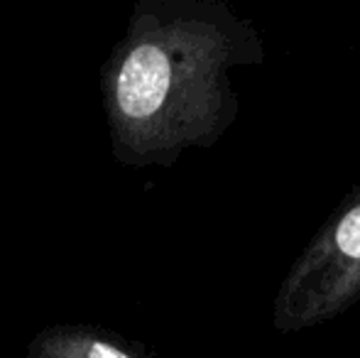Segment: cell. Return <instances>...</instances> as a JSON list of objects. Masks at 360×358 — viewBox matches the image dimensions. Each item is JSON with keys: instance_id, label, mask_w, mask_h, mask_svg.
<instances>
[{"instance_id": "1", "label": "cell", "mask_w": 360, "mask_h": 358, "mask_svg": "<svg viewBox=\"0 0 360 358\" xmlns=\"http://www.w3.org/2000/svg\"><path fill=\"white\" fill-rule=\"evenodd\" d=\"M250 18L221 0H143L101 77L113 158L169 167L214 148L240 113L233 72L262 67Z\"/></svg>"}, {"instance_id": "2", "label": "cell", "mask_w": 360, "mask_h": 358, "mask_svg": "<svg viewBox=\"0 0 360 358\" xmlns=\"http://www.w3.org/2000/svg\"><path fill=\"white\" fill-rule=\"evenodd\" d=\"M358 302L360 181L289 265L272 305V326L280 334H299L346 314Z\"/></svg>"}, {"instance_id": "3", "label": "cell", "mask_w": 360, "mask_h": 358, "mask_svg": "<svg viewBox=\"0 0 360 358\" xmlns=\"http://www.w3.org/2000/svg\"><path fill=\"white\" fill-rule=\"evenodd\" d=\"M27 358H135L105 336L79 326L47 329L30 344Z\"/></svg>"}]
</instances>
